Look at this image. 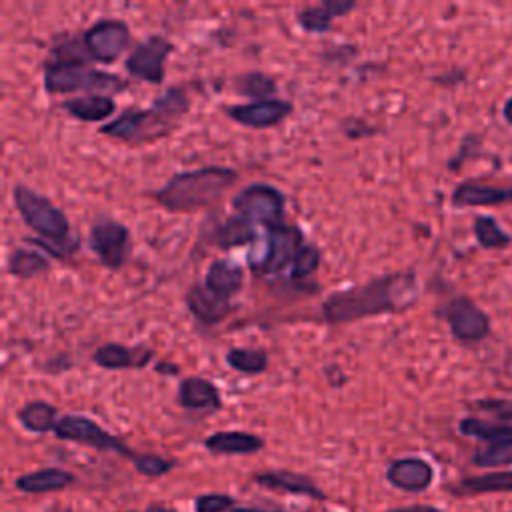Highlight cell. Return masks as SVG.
Listing matches in <instances>:
<instances>
[{
  "label": "cell",
  "instance_id": "6da1fadb",
  "mask_svg": "<svg viewBox=\"0 0 512 512\" xmlns=\"http://www.w3.org/2000/svg\"><path fill=\"white\" fill-rule=\"evenodd\" d=\"M418 298L414 272H390L364 284L328 294L322 302L326 322H352L380 314H400Z\"/></svg>",
  "mask_w": 512,
  "mask_h": 512
},
{
  "label": "cell",
  "instance_id": "7a4b0ae2",
  "mask_svg": "<svg viewBox=\"0 0 512 512\" xmlns=\"http://www.w3.org/2000/svg\"><path fill=\"white\" fill-rule=\"evenodd\" d=\"M190 100L178 86L168 88L150 108L126 110L100 128V134L126 142L130 146L152 144L170 136L182 116L188 112Z\"/></svg>",
  "mask_w": 512,
  "mask_h": 512
},
{
  "label": "cell",
  "instance_id": "3957f363",
  "mask_svg": "<svg viewBox=\"0 0 512 512\" xmlns=\"http://www.w3.org/2000/svg\"><path fill=\"white\" fill-rule=\"evenodd\" d=\"M238 180V172L228 166H202L174 174L154 198L170 212H194L218 202Z\"/></svg>",
  "mask_w": 512,
  "mask_h": 512
},
{
  "label": "cell",
  "instance_id": "277c9868",
  "mask_svg": "<svg viewBox=\"0 0 512 512\" xmlns=\"http://www.w3.org/2000/svg\"><path fill=\"white\" fill-rule=\"evenodd\" d=\"M126 82L112 72L92 68L82 60H48L44 66V90L48 94L72 92H122Z\"/></svg>",
  "mask_w": 512,
  "mask_h": 512
},
{
  "label": "cell",
  "instance_id": "5b68a950",
  "mask_svg": "<svg viewBox=\"0 0 512 512\" xmlns=\"http://www.w3.org/2000/svg\"><path fill=\"white\" fill-rule=\"evenodd\" d=\"M12 198L20 218L26 222L28 228L40 234L42 240L62 242V244L72 242L70 222L66 214L56 204H52V200H48L46 196L38 194L36 190L24 184L14 186Z\"/></svg>",
  "mask_w": 512,
  "mask_h": 512
},
{
  "label": "cell",
  "instance_id": "8992f818",
  "mask_svg": "<svg viewBox=\"0 0 512 512\" xmlns=\"http://www.w3.org/2000/svg\"><path fill=\"white\" fill-rule=\"evenodd\" d=\"M464 436H472L482 444L472 454L478 468H500L512 464V424L490 422L480 418H464L458 424Z\"/></svg>",
  "mask_w": 512,
  "mask_h": 512
},
{
  "label": "cell",
  "instance_id": "52a82bcc",
  "mask_svg": "<svg viewBox=\"0 0 512 512\" xmlns=\"http://www.w3.org/2000/svg\"><path fill=\"white\" fill-rule=\"evenodd\" d=\"M232 206L236 210V214L244 220H248L250 224H262L266 228L284 224V206H286V198L284 194L272 186V184H264V182H254L244 186L232 200Z\"/></svg>",
  "mask_w": 512,
  "mask_h": 512
},
{
  "label": "cell",
  "instance_id": "ba28073f",
  "mask_svg": "<svg viewBox=\"0 0 512 512\" xmlns=\"http://www.w3.org/2000/svg\"><path fill=\"white\" fill-rule=\"evenodd\" d=\"M54 434L60 440H68V442H76L100 452H114L120 454L122 458H128L130 462H134L138 458L140 452H134L130 446H126L118 436L110 434L108 430H104L98 422H94L88 416L82 414H66L60 416Z\"/></svg>",
  "mask_w": 512,
  "mask_h": 512
},
{
  "label": "cell",
  "instance_id": "9c48e42d",
  "mask_svg": "<svg viewBox=\"0 0 512 512\" xmlns=\"http://www.w3.org/2000/svg\"><path fill=\"white\" fill-rule=\"evenodd\" d=\"M304 234L294 224H278L268 228L266 248L258 262L250 264L252 272L258 276H272L282 272L286 266H292L294 258L304 246Z\"/></svg>",
  "mask_w": 512,
  "mask_h": 512
},
{
  "label": "cell",
  "instance_id": "30bf717a",
  "mask_svg": "<svg viewBox=\"0 0 512 512\" xmlns=\"http://www.w3.org/2000/svg\"><path fill=\"white\" fill-rule=\"evenodd\" d=\"M128 44H130L128 24L114 18H102L82 34V46L88 58L102 64H110L118 60L128 48Z\"/></svg>",
  "mask_w": 512,
  "mask_h": 512
},
{
  "label": "cell",
  "instance_id": "8fae6325",
  "mask_svg": "<svg viewBox=\"0 0 512 512\" xmlns=\"http://www.w3.org/2000/svg\"><path fill=\"white\" fill-rule=\"evenodd\" d=\"M174 52V44L158 34L142 40L126 58L124 68L130 76L148 84H162L166 76V60Z\"/></svg>",
  "mask_w": 512,
  "mask_h": 512
},
{
  "label": "cell",
  "instance_id": "7c38bea8",
  "mask_svg": "<svg viewBox=\"0 0 512 512\" xmlns=\"http://www.w3.org/2000/svg\"><path fill=\"white\" fill-rule=\"evenodd\" d=\"M88 244L106 268L118 270L126 264L130 254V230L118 220L102 218L92 224Z\"/></svg>",
  "mask_w": 512,
  "mask_h": 512
},
{
  "label": "cell",
  "instance_id": "4fadbf2b",
  "mask_svg": "<svg viewBox=\"0 0 512 512\" xmlns=\"http://www.w3.org/2000/svg\"><path fill=\"white\" fill-rule=\"evenodd\" d=\"M440 316L448 322L450 332L460 342H480L490 334V318L488 314L476 306L474 300L466 296L452 298L442 310Z\"/></svg>",
  "mask_w": 512,
  "mask_h": 512
},
{
  "label": "cell",
  "instance_id": "5bb4252c",
  "mask_svg": "<svg viewBox=\"0 0 512 512\" xmlns=\"http://www.w3.org/2000/svg\"><path fill=\"white\" fill-rule=\"evenodd\" d=\"M294 106L286 100L280 98H270V100H252L248 104H234L226 106L224 112L230 120H234L240 126L248 128H272L286 120L292 114Z\"/></svg>",
  "mask_w": 512,
  "mask_h": 512
},
{
  "label": "cell",
  "instance_id": "9a60e30c",
  "mask_svg": "<svg viewBox=\"0 0 512 512\" xmlns=\"http://www.w3.org/2000/svg\"><path fill=\"white\" fill-rule=\"evenodd\" d=\"M452 204L458 208L512 204V182L466 180L454 188Z\"/></svg>",
  "mask_w": 512,
  "mask_h": 512
},
{
  "label": "cell",
  "instance_id": "2e32d148",
  "mask_svg": "<svg viewBox=\"0 0 512 512\" xmlns=\"http://www.w3.org/2000/svg\"><path fill=\"white\" fill-rule=\"evenodd\" d=\"M386 480L402 492H424L434 480V468L418 456L392 460L386 468Z\"/></svg>",
  "mask_w": 512,
  "mask_h": 512
},
{
  "label": "cell",
  "instance_id": "e0dca14e",
  "mask_svg": "<svg viewBox=\"0 0 512 512\" xmlns=\"http://www.w3.org/2000/svg\"><path fill=\"white\" fill-rule=\"evenodd\" d=\"M184 300L190 314L206 326L220 324L224 318H228L234 312V304L230 300L218 298L204 284H192Z\"/></svg>",
  "mask_w": 512,
  "mask_h": 512
},
{
  "label": "cell",
  "instance_id": "ac0fdd59",
  "mask_svg": "<svg viewBox=\"0 0 512 512\" xmlns=\"http://www.w3.org/2000/svg\"><path fill=\"white\" fill-rule=\"evenodd\" d=\"M252 480L268 490H280L288 494L308 496L312 500H326L324 490L314 484L308 476L292 472V470H262L252 474Z\"/></svg>",
  "mask_w": 512,
  "mask_h": 512
},
{
  "label": "cell",
  "instance_id": "d6986e66",
  "mask_svg": "<svg viewBox=\"0 0 512 512\" xmlns=\"http://www.w3.org/2000/svg\"><path fill=\"white\" fill-rule=\"evenodd\" d=\"M154 350L144 346H124L116 342L102 344L94 350L92 360L106 370H122V368H144L152 362Z\"/></svg>",
  "mask_w": 512,
  "mask_h": 512
},
{
  "label": "cell",
  "instance_id": "ffe728a7",
  "mask_svg": "<svg viewBox=\"0 0 512 512\" xmlns=\"http://www.w3.org/2000/svg\"><path fill=\"white\" fill-rule=\"evenodd\" d=\"M178 404L186 410H198V412H216L222 408L220 392L214 386V382L200 376H188L180 380Z\"/></svg>",
  "mask_w": 512,
  "mask_h": 512
},
{
  "label": "cell",
  "instance_id": "44dd1931",
  "mask_svg": "<svg viewBox=\"0 0 512 512\" xmlns=\"http://www.w3.org/2000/svg\"><path fill=\"white\" fill-rule=\"evenodd\" d=\"M204 448L216 456H246L264 448V440L244 430H220L204 438Z\"/></svg>",
  "mask_w": 512,
  "mask_h": 512
},
{
  "label": "cell",
  "instance_id": "7402d4cb",
  "mask_svg": "<svg viewBox=\"0 0 512 512\" xmlns=\"http://www.w3.org/2000/svg\"><path fill=\"white\" fill-rule=\"evenodd\" d=\"M76 482V476L70 470L48 466L34 472H26L14 480V488L24 494H48L66 490Z\"/></svg>",
  "mask_w": 512,
  "mask_h": 512
},
{
  "label": "cell",
  "instance_id": "603a6c76",
  "mask_svg": "<svg viewBox=\"0 0 512 512\" xmlns=\"http://www.w3.org/2000/svg\"><path fill=\"white\" fill-rule=\"evenodd\" d=\"M242 284H244V270L228 258L214 260L208 266L204 276V286L212 294L224 300H232L242 290Z\"/></svg>",
  "mask_w": 512,
  "mask_h": 512
},
{
  "label": "cell",
  "instance_id": "cb8c5ba5",
  "mask_svg": "<svg viewBox=\"0 0 512 512\" xmlns=\"http://www.w3.org/2000/svg\"><path fill=\"white\" fill-rule=\"evenodd\" d=\"M62 110H66L72 118L82 122H102L116 112V102L104 94L76 96L62 102Z\"/></svg>",
  "mask_w": 512,
  "mask_h": 512
},
{
  "label": "cell",
  "instance_id": "d4e9b609",
  "mask_svg": "<svg viewBox=\"0 0 512 512\" xmlns=\"http://www.w3.org/2000/svg\"><path fill=\"white\" fill-rule=\"evenodd\" d=\"M450 492L456 496H476V494H496V492H512V470L504 472H488L478 476H466L454 486Z\"/></svg>",
  "mask_w": 512,
  "mask_h": 512
},
{
  "label": "cell",
  "instance_id": "484cf974",
  "mask_svg": "<svg viewBox=\"0 0 512 512\" xmlns=\"http://www.w3.org/2000/svg\"><path fill=\"white\" fill-rule=\"evenodd\" d=\"M16 418L24 430L34 432V434H44L50 430L54 432V428L60 420L56 406H52L50 402H44V400H32V402L24 404L16 412Z\"/></svg>",
  "mask_w": 512,
  "mask_h": 512
},
{
  "label": "cell",
  "instance_id": "4316f807",
  "mask_svg": "<svg viewBox=\"0 0 512 512\" xmlns=\"http://www.w3.org/2000/svg\"><path fill=\"white\" fill-rule=\"evenodd\" d=\"M256 240V228L240 218L238 214L236 216H230L226 218L214 232V242L218 248H236V246H244V244H250Z\"/></svg>",
  "mask_w": 512,
  "mask_h": 512
},
{
  "label": "cell",
  "instance_id": "83f0119b",
  "mask_svg": "<svg viewBox=\"0 0 512 512\" xmlns=\"http://www.w3.org/2000/svg\"><path fill=\"white\" fill-rule=\"evenodd\" d=\"M50 270L48 258L30 248H16L8 256V272L16 278H32Z\"/></svg>",
  "mask_w": 512,
  "mask_h": 512
},
{
  "label": "cell",
  "instance_id": "f1b7e54d",
  "mask_svg": "<svg viewBox=\"0 0 512 512\" xmlns=\"http://www.w3.org/2000/svg\"><path fill=\"white\" fill-rule=\"evenodd\" d=\"M226 364L242 374H262L268 368V354L258 348H230Z\"/></svg>",
  "mask_w": 512,
  "mask_h": 512
},
{
  "label": "cell",
  "instance_id": "f546056e",
  "mask_svg": "<svg viewBox=\"0 0 512 512\" xmlns=\"http://www.w3.org/2000/svg\"><path fill=\"white\" fill-rule=\"evenodd\" d=\"M474 236L482 248L496 250V248H506L512 244V236L504 232L496 218L492 216H476L474 218Z\"/></svg>",
  "mask_w": 512,
  "mask_h": 512
},
{
  "label": "cell",
  "instance_id": "4dcf8cb0",
  "mask_svg": "<svg viewBox=\"0 0 512 512\" xmlns=\"http://www.w3.org/2000/svg\"><path fill=\"white\" fill-rule=\"evenodd\" d=\"M236 88L248 96V98H254L256 100H270L272 94H276L278 86H276V80L268 74H262V72H246L242 74L238 80H236Z\"/></svg>",
  "mask_w": 512,
  "mask_h": 512
},
{
  "label": "cell",
  "instance_id": "1f68e13d",
  "mask_svg": "<svg viewBox=\"0 0 512 512\" xmlns=\"http://www.w3.org/2000/svg\"><path fill=\"white\" fill-rule=\"evenodd\" d=\"M334 14L322 2L320 6H308L298 12V24L308 32H326L332 24Z\"/></svg>",
  "mask_w": 512,
  "mask_h": 512
},
{
  "label": "cell",
  "instance_id": "d6a6232c",
  "mask_svg": "<svg viewBox=\"0 0 512 512\" xmlns=\"http://www.w3.org/2000/svg\"><path fill=\"white\" fill-rule=\"evenodd\" d=\"M132 466H134V470H136L138 474H142V476L160 478V476L168 474V472L176 466V462H174V460H168V458H164V456H160V454H150V452H146V454H138V458L132 462Z\"/></svg>",
  "mask_w": 512,
  "mask_h": 512
},
{
  "label": "cell",
  "instance_id": "836d02e7",
  "mask_svg": "<svg viewBox=\"0 0 512 512\" xmlns=\"http://www.w3.org/2000/svg\"><path fill=\"white\" fill-rule=\"evenodd\" d=\"M320 266V250L314 244H304L302 250L298 252V256L292 262V272L290 278L292 280H304L308 278L316 268Z\"/></svg>",
  "mask_w": 512,
  "mask_h": 512
},
{
  "label": "cell",
  "instance_id": "e575fe53",
  "mask_svg": "<svg viewBox=\"0 0 512 512\" xmlns=\"http://www.w3.org/2000/svg\"><path fill=\"white\" fill-rule=\"evenodd\" d=\"M234 508V498L222 492L200 494L194 500V512H230Z\"/></svg>",
  "mask_w": 512,
  "mask_h": 512
},
{
  "label": "cell",
  "instance_id": "d590c367",
  "mask_svg": "<svg viewBox=\"0 0 512 512\" xmlns=\"http://www.w3.org/2000/svg\"><path fill=\"white\" fill-rule=\"evenodd\" d=\"M474 406L486 414H492L498 422L508 424L512 422V400H502V398H482L476 400Z\"/></svg>",
  "mask_w": 512,
  "mask_h": 512
},
{
  "label": "cell",
  "instance_id": "8d00e7d4",
  "mask_svg": "<svg viewBox=\"0 0 512 512\" xmlns=\"http://www.w3.org/2000/svg\"><path fill=\"white\" fill-rule=\"evenodd\" d=\"M326 6H328V10L334 14V16H344V14H348L356 4L354 2H350V0H326L324 2Z\"/></svg>",
  "mask_w": 512,
  "mask_h": 512
},
{
  "label": "cell",
  "instance_id": "74e56055",
  "mask_svg": "<svg viewBox=\"0 0 512 512\" xmlns=\"http://www.w3.org/2000/svg\"><path fill=\"white\" fill-rule=\"evenodd\" d=\"M384 512H442V510L432 504H412V506H402V508H390Z\"/></svg>",
  "mask_w": 512,
  "mask_h": 512
},
{
  "label": "cell",
  "instance_id": "f35d334b",
  "mask_svg": "<svg viewBox=\"0 0 512 512\" xmlns=\"http://www.w3.org/2000/svg\"><path fill=\"white\" fill-rule=\"evenodd\" d=\"M502 116L508 124H512V96L506 100V104L502 106Z\"/></svg>",
  "mask_w": 512,
  "mask_h": 512
},
{
  "label": "cell",
  "instance_id": "ab89813d",
  "mask_svg": "<svg viewBox=\"0 0 512 512\" xmlns=\"http://www.w3.org/2000/svg\"><path fill=\"white\" fill-rule=\"evenodd\" d=\"M230 512H284V510H264V508H252V506H236Z\"/></svg>",
  "mask_w": 512,
  "mask_h": 512
},
{
  "label": "cell",
  "instance_id": "60d3db41",
  "mask_svg": "<svg viewBox=\"0 0 512 512\" xmlns=\"http://www.w3.org/2000/svg\"><path fill=\"white\" fill-rule=\"evenodd\" d=\"M144 512H174V510L168 508V506H164V504H160V502H152Z\"/></svg>",
  "mask_w": 512,
  "mask_h": 512
}]
</instances>
